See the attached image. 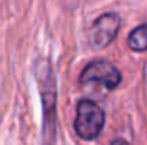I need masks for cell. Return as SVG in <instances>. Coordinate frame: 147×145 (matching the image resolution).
<instances>
[{"mask_svg": "<svg viewBox=\"0 0 147 145\" xmlns=\"http://www.w3.org/2000/svg\"><path fill=\"white\" fill-rule=\"evenodd\" d=\"M129 46L134 51H144L147 50V24L137 26L130 34L127 40Z\"/></svg>", "mask_w": 147, "mask_h": 145, "instance_id": "5", "label": "cell"}, {"mask_svg": "<svg viewBox=\"0 0 147 145\" xmlns=\"http://www.w3.org/2000/svg\"><path fill=\"white\" fill-rule=\"evenodd\" d=\"M106 115L103 108L92 100H82L77 104L74 130L83 140H94L103 130Z\"/></svg>", "mask_w": 147, "mask_h": 145, "instance_id": "2", "label": "cell"}, {"mask_svg": "<svg viewBox=\"0 0 147 145\" xmlns=\"http://www.w3.org/2000/svg\"><path fill=\"white\" fill-rule=\"evenodd\" d=\"M40 96L43 102V137L47 145H51L56 140L57 132V114H56V104H57V91H56V78L53 74L51 63L47 58L40 57L34 65Z\"/></svg>", "mask_w": 147, "mask_h": 145, "instance_id": "1", "label": "cell"}, {"mask_svg": "<svg viewBox=\"0 0 147 145\" xmlns=\"http://www.w3.org/2000/svg\"><path fill=\"white\" fill-rule=\"evenodd\" d=\"M121 81L120 71L109 61H93L90 63L83 73L80 74V83L89 84V83H98L107 90L116 88Z\"/></svg>", "mask_w": 147, "mask_h": 145, "instance_id": "3", "label": "cell"}, {"mask_svg": "<svg viewBox=\"0 0 147 145\" xmlns=\"http://www.w3.org/2000/svg\"><path fill=\"white\" fill-rule=\"evenodd\" d=\"M120 29V17L116 13H106L93 23L89 31L90 44L94 48H103L113 41Z\"/></svg>", "mask_w": 147, "mask_h": 145, "instance_id": "4", "label": "cell"}, {"mask_svg": "<svg viewBox=\"0 0 147 145\" xmlns=\"http://www.w3.org/2000/svg\"><path fill=\"white\" fill-rule=\"evenodd\" d=\"M110 145H130L127 141H124V140H116V141H113Z\"/></svg>", "mask_w": 147, "mask_h": 145, "instance_id": "6", "label": "cell"}]
</instances>
